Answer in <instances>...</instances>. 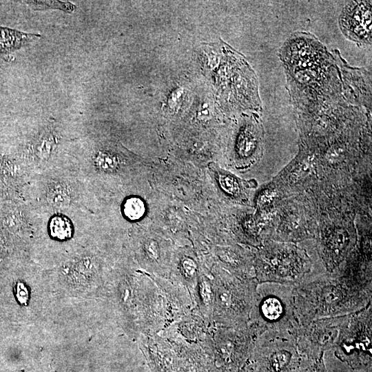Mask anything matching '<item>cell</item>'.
I'll return each mask as SVG.
<instances>
[{"label":"cell","instance_id":"obj_1","mask_svg":"<svg viewBox=\"0 0 372 372\" xmlns=\"http://www.w3.org/2000/svg\"><path fill=\"white\" fill-rule=\"evenodd\" d=\"M371 278L347 266L294 285L293 309L299 329L318 318L349 315L371 303Z\"/></svg>","mask_w":372,"mask_h":372},{"label":"cell","instance_id":"obj_2","mask_svg":"<svg viewBox=\"0 0 372 372\" xmlns=\"http://www.w3.org/2000/svg\"><path fill=\"white\" fill-rule=\"evenodd\" d=\"M312 266L307 252L296 245L265 241L256 258V281L297 285L317 276L311 273Z\"/></svg>","mask_w":372,"mask_h":372},{"label":"cell","instance_id":"obj_3","mask_svg":"<svg viewBox=\"0 0 372 372\" xmlns=\"http://www.w3.org/2000/svg\"><path fill=\"white\" fill-rule=\"evenodd\" d=\"M294 285L276 282L258 283L250 311V326L260 335L265 331L299 330L293 302Z\"/></svg>","mask_w":372,"mask_h":372},{"label":"cell","instance_id":"obj_4","mask_svg":"<svg viewBox=\"0 0 372 372\" xmlns=\"http://www.w3.org/2000/svg\"><path fill=\"white\" fill-rule=\"evenodd\" d=\"M302 360L295 334L265 331L255 342L247 368L249 372H298Z\"/></svg>","mask_w":372,"mask_h":372},{"label":"cell","instance_id":"obj_5","mask_svg":"<svg viewBox=\"0 0 372 372\" xmlns=\"http://www.w3.org/2000/svg\"><path fill=\"white\" fill-rule=\"evenodd\" d=\"M372 331V303L364 309L350 314L334 355L355 371L371 369Z\"/></svg>","mask_w":372,"mask_h":372},{"label":"cell","instance_id":"obj_6","mask_svg":"<svg viewBox=\"0 0 372 372\" xmlns=\"http://www.w3.org/2000/svg\"><path fill=\"white\" fill-rule=\"evenodd\" d=\"M350 314L313 320L300 328L296 341L304 358H316L337 346Z\"/></svg>","mask_w":372,"mask_h":372},{"label":"cell","instance_id":"obj_7","mask_svg":"<svg viewBox=\"0 0 372 372\" xmlns=\"http://www.w3.org/2000/svg\"><path fill=\"white\" fill-rule=\"evenodd\" d=\"M256 280L246 283L223 282L218 289V306L220 314L227 321L245 320L251 309Z\"/></svg>","mask_w":372,"mask_h":372},{"label":"cell","instance_id":"obj_8","mask_svg":"<svg viewBox=\"0 0 372 372\" xmlns=\"http://www.w3.org/2000/svg\"><path fill=\"white\" fill-rule=\"evenodd\" d=\"M340 26L348 39L358 43H371V2L353 1L347 5L340 17Z\"/></svg>","mask_w":372,"mask_h":372},{"label":"cell","instance_id":"obj_9","mask_svg":"<svg viewBox=\"0 0 372 372\" xmlns=\"http://www.w3.org/2000/svg\"><path fill=\"white\" fill-rule=\"evenodd\" d=\"M262 131L259 125L247 127L241 131L236 143V152L242 158H258L262 149Z\"/></svg>","mask_w":372,"mask_h":372},{"label":"cell","instance_id":"obj_10","mask_svg":"<svg viewBox=\"0 0 372 372\" xmlns=\"http://www.w3.org/2000/svg\"><path fill=\"white\" fill-rule=\"evenodd\" d=\"M37 37H40V35L0 27V56H8Z\"/></svg>","mask_w":372,"mask_h":372},{"label":"cell","instance_id":"obj_11","mask_svg":"<svg viewBox=\"0 0 372 372\" xmlns=\"http://www.w3.org/2000/svg\"><path fill=\"white\" fill-rule=\"evenodd\" d=\"M48 229L53 238L60 240L69 239L73 234V226L70 220L61 214H55L50 218Z\"/></svg>","mask_w":372,"mask_h":372},{"label":"cell","instance_id":"obj_12","mask_svg":"<svg viewBox=\"0 0 372 372\" xmlns=\"http://www.w3.org/2000/svg\"><path fill=\"white\" fill-rule=\"evenodd\" d=\"M221 189L232 198L242 197L244 185L236 177L226 172H218L216 175Z\"/></svg>","mask_w":372,"mask_h":372},{"label":"cell","instance_id":"obj_13","mask_svg":"<svg viewBox=\"0 0 372 372\" xmlns=\"http://www.w3.org/2000/svg\"><path fill=\"white\" fill-rule=\"evenodd\" d=\"M124 216L131 220L141 218L145 214L144 202L138 197H130L126 199L122 208Z\"/></svg>","mask_w":372,"mask_h":372},{"label":"cell","instance_id":"obj_14","mask_svg":"<svg viewBox=\"0 0 372 372\" xmlns=\"http://www.w3.org/2000/svg\"><path fill=\"white\" fill-rule=\"evenodd\" d=\"M324 355L316 358H304L298 372H328Z\"/></svg>","mask_w":372,"mask_h":372},{"label":"cell","instance_id":"obj_15","mask_svg":"<svg viewBox=\"0 0 372 372\" xmlns=\"http://www.w3.org/2000/svg\"><path fill=\"white\" fill-rule=\"evenodd\" d=\"M275 198V194L270 189L262 190L258 197V206L260 209H265L269 207Z\"/></svg>","mask_w":372,"mask_h":372},{"label":"cell","instance_id":"obj_16","mask_svg":"<svg viewBox=\"0 0 372 372\" xmlns=\"http://www.w3.org/2000/svg\"><path fill=\"white\" fill-rule=\"evenodd\" d=\"M97 162L99 165L105 170H112L117 165L115 157L107 154H101L98 156Z\"/></svg>","mask_w":372,"mask_h":372},{"label":"cell","instance_id":"obj_17","mask_svg":"<svg viewBox=\"0 0 372 372\" xmlns=\"http://www.w3.org/2000/svg\"><path fill=\"white\" fill-rule=\"evenodd\" d=\"M63 196H67L66 194L63 192V190H56L55 193L53 194V197H52V203L59 205H64L68 200V197H63Z\"/></svg>","mask_w":372,"mask_h":372},{"label":"cell","instance_id":"obj_18","mask_svg":"<svg viewBox=\"0 0 372 372\" xmlns=\"http://www.w3.org/2000/svg\"><path fill=\"white\" fill-rule=\"evenodd\" d=\"M146 250L149 256L153 258L158 256V249L156 242L154 240H149L146 244Z\"/></svg>","mask_w":372,"mask_h":372},{"label":"cell","instance_id":"obj_19","mask_svg":"<svg viewBox=\"0 0 372 372\" xmlns=\"http://www.w3.org/2000/svg\"><path fill=\"white\" fill-rule=\"evenodd\" d=\"M182 93L183 90L181 89H178L172 94L169 102L172 107H174L177 104V101L182 96Z\"/></svg>","mask_w":372,"mask_h":372},{"label":"cell","instance_id":"obj_20","mask_svg":"<svg viewBox=\"0 0 372 372\" xmlns=\"http://www.w3.org/2000/svg\"><path fill=\"white\" fill-rule=\"evenodd\" d=\"M184 267L189 272H192L194 270L195 265L190 260H187L184 262Z\"/></svg>","mask_w":372,"mask_h":372}]
</instances>
